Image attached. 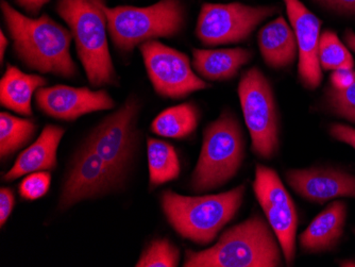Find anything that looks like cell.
Listing matches in <instances>:
<instances>
[{"mask_svg": "<svg viewBox=\"0 0 355 267\" xmlns=\"http://www.w3.org/2000/svg\"><path fill=\"white\" fill-rule=\"evenodd\" d=\"M1 11L15 55L28 69L73 79L78 67L71 55V30L46 14L39 19L26 17L3 0Z\"/></svg>", "mask_w": 355, "mask_h": 267, "instance_id": "6da1fadb", "label": "cell"}, {"mask_svg": "<svg viewBox=\"0 0 355 267\" xmlns=\"http://www.w3.org/2000/svg\"><path fill=\"white\" fill-rule=\"evenodd\" d=\"M278 239L260 214L235 225L216 244L202 251L187 250L185 267H278L283 264Z\"/></svg>", "mask_w": 355, "mask_h": 267, "instance_id": "7a4b0ae2", "label": "cell"}, {"mask_svg": "<svg viewBox=\"0 0 355 267\" xmlns=\"http://www.w3.org/2000/svg\"><path fill=\"white\" fill-rule=\"evenodd\" d=\"M105 0H58L55 10L69 25L78 57L93 87L116 85L107 44Z\"/></svg>", "mask_w": 355, "mask_h": 267, "instance_id": "3957f363", "label": "cell"}, {"mask_svg": "<svg viewBox=\"0 0 355 267\" xmlns=\"http://www.w3.org/2000/svg\"><path fill=\"white\" fill-rule=\"evenodd\" d=\"M246 191V183L228 192L207 196H184L167 190L161 196V206L178 234L196 244L207 245L234 218Z\"/></svg>", "mask_w": 355, "mask_h": 267, "instance_id": "277c9868", "label": "cell"}, {"mask_svg": "<svg viewBox=\"0 0 355 267\" xmlns=\"http://www.w3.org/2000/svg\"><path fill=\"white\" fill-rule=\"evenodd\" d=\"M246 139L234 114L225 111L203 132L202 147L191 178V189L205 193L234 178L244 162Z\"/></svg>", "mask_w": 355, "mask_h": 267, "instance_id": "5b68a950", "label": "cell"}, {"mask_svg": "<svg viewBox=\"0 0 355 267\" xmlns=\"http://www.w3.org/2000/svg\"><path fill=\"white\" fill-rule=\"evenodd\" d=\"M105 12L112 41L123 53H130L147 41L175 37L185 23L184 7L180 0H159L145 8L107 7Z\"/></svg>", "mask_w": 355, "mask_h": 267, "instance_id": "8992f818", "label": "cell"}, {"mask_svg": "<svg viewBox=\"0 0 355 267\" xmlns=\"http://www.w3.org/2000/svg\"><path fill=\"white\" fill-rule=\"evenodd\" d=\"M239 97L251 137V150L269 160L280 146V121L270 83L257 67L245 71L239 83Z\"/></svg>", "mask_w": 355, "mask_h": 267, "instance_id": "52a82bcc", "label": "cell"}, {"mask_svg": "<svg viewBox=\"0 0 355 267\" xmlns=\"http://www.w3.org/2000/svg\"><path fill=\"white\" fill-rule=\"evenodd\" d=\"M139 112V101L135 96L129 97L116 112L105 117L87 139L119 182L135 158Z\"/></svg>", "mask_w": 355, "mask_h": 267, "instance_id": "ba28073f", "label": "cell"}, {"mask_svg": "<svg viewBox=\"0 0 355 267\" xmlns=\"http://www.w3.org/2000/svg\"><path fill=\"white\" fill-rule=\"evenodd\" d=\"M277 12L278 7L275 6L203 3L197 21L196 35L205 46L239 43L248 39L257 26Z\"/></svg>", "mask_w": 355, "mask_h": 267, "instance_id": "9c48e42d", "label": "cell"}, {"mask_svg": "<svg viewBox=\"0 0 355 267\" xmlns=\"http://www.w3.org/2000/svg\"><path fill=\"white\" fill-rule=\"evenodd\" d=\"M253 191L269 226L278 239L287 265L294 264L298 213L296 205L275 169L257 164Z\"/></svg>", "mask_w": 355, "mask_h": 267, "instance_id": "30bf717a", "label": "cell"}, {"mask_svg": "<svg viewBox=\"0 0 355 267\" xmlns=\"http://www.w3.org/2000/svg\"><path fill=\"white\" fill-rule=\"evenodd\" d=\"M149 79L159 96L184 98L193 92L209 87L191 67L189 57L161 42L147 41L139 45Z\"/></svg>", "mask_w": 355, "mask_h": 267, "instance_id": "8fae6325", "label": "cell"}, {"mask_svg": "<svg viewBox=\"0 0 355 267\" xmlns=\"http://www.w3.org/2000/svg\"><path fill=\"white\" fill-rule=\"evenodd\" d=\"M117 179L87 141L75 155L62 187L59 208L67 210L85 199L95 198L116 187Z\"/></svg>", "mask_w": 355, "mask_h": 267, "instance_id": "7c38bea8", "label": "cell"}, {"mask_svg": "<svg viewBox=\"0 0 355 267\" xmlns=\"http://www.w3.org/2000/svg\"><path fill=\"white\" fill-rule=\"evenodd\" d=\"M35 101L37 107L48 117L69 121L115 107L114 101L107 91L69 85L41 87L35 93Z\"/></svg>", "mask_w": 355, "mask_h": 267, "instance_id": "4fadbf2b", "label": "cell"}, {"mask_svg": "<svg viewBox=\"0 0 355 267\" xmlns=\"http://www.w3.org/2000/svg\"><path fill=\"white\" fill-rule=\"evenodd\" d=\"M298 44L299 80L305 89H316L322 81L318 51L321 21L300 0H283Z\"/></svg>", "mask_w": 355, "mask_h": 267, "instance_id": "5bb4252c", "label": "cell"}, {"mask_svg": "<svg viewBox=\"0 0 355 267\" xmlns=\"http://www.w3.org/2000/svg\"><path fill=\"white\" fill-rule=\"evenodd\" d=\"M289 187L305 200L324 205L333 199L355 198V176L332 167L289 169L285 173Z\"/></svg>", "mask_w": 355, "mask_h": 267, "instance_id": "9a60e30c", "label": "cell"}, {"mask_svg": "<svg viewBox=\"0 0 355 267\" xmlns=\"http://www.w3.org/2000/svg\"><path fill=\"white\" fill-rule=\"evenodd\" d=\"M348 216L345 201H333L319 213L300 236L301 249L306 254H321L333 250L344 234Z\"/></svg>", "mask_w": 355, "mask_h": 267, "instance_id": "2e32d148", "label": "cell"}, {"mask_svg": "<svg viewBox=\"0 0 355 267\" xmlns=\"http://www.w3.org/2000/svg\"><path fill=\"white\" fill-rule=\"evenodd\" d=\"M65 129L55 125L45 126L39 139L24 150L11 169L3 176L5 181H13L25 175L53 171L58 164V148Z\"/></svg>", "mask_w": 355, "mask_h": 267, "instance_id": "e0dca14e", "label": "cell"}, {"mask_svg": "<svg viewBox=\"0 0 355 267\" xmlns=\"http://www.w3.org/2000/svg\"><path fill=\"white\" fill-rule=\"evenodd\" d=\"M259 49L271 69L291 67L298 55V44L292 26L280 17L262 28L257 35Z\"/></svg>", "mask_w": 355, "mask_h": 267, "instance_id": "ac0fdd59", "label": "cell"}, {"mask_svg": "<svg viewBox=\"0 0 355 267\" xmlns=\"http://www.w3.org/2000/svg\"><path fill=\"white\" fill-rule=\"evenodd\" d=\"M193 67L199 77L209 81L230 80L252 59L249 49L218 51L193 49Z\"/></svg>", "mask_w": 355, "mask_h": 267, "instance_id": "d6986e66", "label": "cell"}, {"mask_svg": "<svg viewBox=\"0 0 355 267\" xmlns=\"http://www.w3.org/2000/svg\"><path fill=\"white\" fill-rule=\"evenodd\" d=\"M46 85L47 80L42 76L26 74L19 67L8 65L0 81V103L14 112L31 117L32 96Z\"/></svg>", "mask_w": 355, "mask_h": 267, "instance_id": "ffe728a7", "label": "cell"}, {"mask_svg": "<svg viewBox=\"0 0 355 267\" xmlns=\"http://www.w3.org/2000/svg\"><path fill=\"white\" fill-rule=\"evenodd\" d=\"M199 121V111L193 103H181L163 111L151 123V131L159 137L185 139L193 135Z\"/></svg>", "mask_w": 355, "mask_h": 267, "instance_id": "44dd1931", "label": "cell"}, {"mask_svg": "<svg viewBox=\"0 0 355 267\" xmlns=\"http://www.w3.org/2000/svg\"><path fill=\"white\" fill-rule=\"evenodd\" d=\"M147 157L150 187H159L180 176V161L173 145L159 139H148Z\"/></svg>", "mask_w": 355, "mask_h": 267, "instance_id": "7402d4cb", "label": "cell"}, {"mask_svg": "<svg viewBox=\"0 0 355 267\" xmlns=\"http://www.w3.org/2000/svg\"><path fill=\"white\" fill-rule=\"evenodd\" d=\"M37 131V125L30 119H19L7 112L0 114V157L9 158L25 146Z\"/></svg>", "mask_w": 355, "mask_h": 267, "instance_id": "603a6c76", "label": "cell"}, {"mask_svg": "<svg viewBox=\"0 0 355 267\" xmlns=\"http://www.w3.org/2000/svg\"><path fill=\"white\" fill-rule=\"evenodd\" d=\"M318 58L321 69L324 71L354 67L352 55L336 33L331 30H326L320 35Z\"/></svg>", "mask_w": 355, "mask_h": 267, "instance_id": "cb8c5ba5", "label": "cell"}, {"mask_svg": "<svg viewBox=\"0 0 355 267\" xmlns=\"http://www.w3.org/2000/svg\"><path fill=\"white\" fill-rule=\"evenodd\" d=\"M180 262V250L167 239L153 241L141 252L137 267H175Z\"/></svg>", "mask_w": 355, "mask_h": 267, "instance_id": "d4e9b609", "label": "cell"}, {"mask_svg": "<svg viewBox=\"0 0 355 267\" xmlns=\"http://www.w3.org/2000/svg\"><path fill=\"white\" fill-rule=\"evenodd\" d=\"M324 103L331 114L355 123V81L345 89L329 85L324 92Z\"/></svg>", "mask_w": 355, "mask_h": 267, "instance_id": "484cf974", "label": "cell"}, {"mask_svg": "<svg viewBox=\"0 0 355 267\" xmlns=\"http://www.w3.org/2000/svg\"><path fill=\"white\" fill-rule=\"evenodd\" d=\"M51 176L48 171H39L30 174L19 184V194L27 200L41 198L49 190Z\"/></svg>", "mask_w": 355, "mask_h": 267, "instance_id": "4316f807", "label": "cell"}, {"mask_svg": "<svg viewBox=\"0 0 355 267\" xmlns=\"http://www.w3.org/2000/svg\"><path fill=\"white\" fill-rule=\"evenodd\" d=\"M329 133L333 139L338 142L350 145L355 149V128L344 123H333L329 128Z\"/></svg>", "mask_w": 355, "mask_h": 267, "instance_id": "83f0119b", "label": "cell"}, {"mask_svg": "<svg viewBox=\"0 0 355 267\" xmlns=\"http://www.w3.org/2000/svg\"><path fill=\"white\" fill-rule=\"evenodd\" d=\"M14 193L9 187H1L0 190V226L7 223L14 208Z\"/></svg>", "mask_w": 355, "mask_h": 267, "instance_id": "f1b7e54d", "label": "cell"}, {"mask_svg": "<svg viewBox=\"0 0 355 267\" xmlns=\"http://www.w3.org/2000/svg\"><path fill=\"white\" fill-rule=\"evenodd\" d=\"M355 81V71L353 69H340L333 71L330 85L336 89H345Z\"/></svg>", "mask_w": 355, "mask_h": 267, "instance_id": "f546056e", "label": "cell"}, {"mask_svg": "<svg viewBox=\"0 0 355 267\" xmlns=\"http://www.w3.org/2000/svg\"><path fill=\"white\" fill-rule=\"evenodd\" d=\"M319 5L343 14L355 15V0H315Z\"/></svg>", "mask_w": 355, "mask_h": 267, "instance_id": "4dcf8cb0", "label": "cell"}, {"mask_svg": "<svg viewBox=\"0 0 355 267\" xmlns=\"http://www.w3.org/2000/svg\"><path fill=\"white\" fill-rule=\"evenodd\" d=\"M49 1L51 0H15V3L30 15H37L40 10Z\"/></svg>", "mask_w": 355, "mask_h": 267, "instance_id": "1f68e13d", "label": "cell"}, {"mask_svg": "<svg viewBox=\"0 0 355 267\" xmlns=\"http://www.w3.org/2000/svg\"><path fill=\"white\" fill-rule=\"evenodd\" d=\"M344 40L349 49L355 53V33H353L352 30L348 29L345 31Z\"/></svg>", "mask_w": 355, "mask_h": 267, "instance_id": "d6a6232c", "label": "cell"}, {"mask_svg": "<svg viewBox=\"0 0 355 267\" xmlns=\"http://www.w3.org/2000/svg\"><path fill=\"white\" fill-rule=\"evenodd\" d=\"M8 44H9V41L6 37L3 31H1L0 33V63L1 64L3 63V57H5L6 47H8Z\"/></svg>", "mask_w": 355, "mask_h": 267, "instance_id": "836d02e7", "label": "cell"}, {"mask_svg": "<svg viewBox=\"0 0 355 267\" xmlns=\"http://www.w3.org/2000/svg\"><path fill=\"white\" fill-rule=\"evenodd\" d=\"M340 266H355V261H344L340 263Z\"/></svg>", "mask_w": 355, "mask_h": 267, "instance_id": "e575fe53", "label": "cell"}, {"mask_svg": "<svg viewBox=\"0 0 355 267\" xmlns=\"http://www.w3.org/2000/svg\"><path fill=\"white\" fill-rule=\"evenodd\" d=\"M354 234H355V229H354Z\"/></svg>", "mask_w": 355, "mask_h": 267, "instance_id": "d590c367", "label": "cell"}]
</instances>
